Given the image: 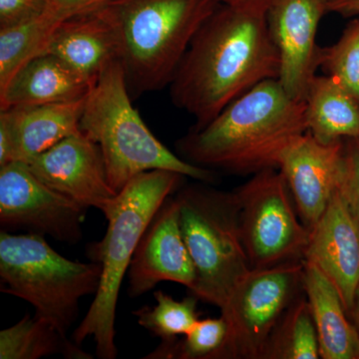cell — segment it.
Here are the masks:
<instances>
[{"instance_id": "obj_1", "label": "cell", "mask_w": 359, "mask_h": 359, "mask_svg": "<svg viewBox=\"0 0 359 359\" xmlns=\"http://www.w3.org/2000/svg\"><path fill=\"white\" fill-rule=\"evenodd\" d=\"M280 68L266 15L223 4L194 37L170 96L200 128L257 84L278 79Z\"/></svg>"}, {"instance_id": "obj_2", "label": "cell", "mask_w": 359, "mask_h": 359, "mask_svg": "<svg viewBox=\"0 0 359 359\" xmlns=\"http://www.w3.org/2000/svg\"><path fill=\"white\" fill-rule=\"evenodd\" d=\"M308 132L306 103L295 100L278 79L243 94L212 121L180 139L186 160L207 169L256 174L278 169L285 149Z\"/></svg>"}, {"instance_id": "obj_3", "label": "cell", "mask_w": 359, "mask_h": 359, "mask_svg": "<svg viewBox=\"0 0 359 359\" xmlns=\"http://www.w3.org/2000/svg\"><path fill=\"white\" fill-rule=\"evenodd\" d=\"M183 178L186 177L167 170L134 177L118 194L114 208L106 217L108 228L102 241L90 248V257L101 266L100 285L72 339L81 346L93 337L99 358H117L116 309L123 278L149 224Z\"/></svg>"}, {"instance_id": "obj_4", "label": "cell", "mask_w": 359, "mask_h": 359, "mask_svg": "<svg viewBox=\"0 0 359 359\" xmlns=\"http://www.w3.org/2000/svg\"><path fill=\"white\" fill-rule=\"evenodd\" d=\"M80 130L102 153L108 180L119 194L134 177L152 170H167L210 183L211 169L197 166L164 145L132 105L121 60L108 65L85 99Z\"/></svg>"}, {"instance_id": "obj_5", "label": "cell", "mask_w": 359, "mask_h": 359, "mask_svg": "<svg viewBox=\"0 0 359 359\" xmlns=\"http://www.w3.org/2000/svg\"><path fill=\"white\" fill-rule=\"evenodd\" d=\"M222 0H114L101 9L121 43L130 92L169 86L191 42Z\"/></svg>"}, {"instance_id": "obj_6", "label": "cell", "mask_w": 359, "mask_h": 359, "mask_svg": "<svg viewBox=\"0 0 359 359\" xmlns=\"http://www.w3.org/2000/svg\"><path fill=\"white\" fill-rule=\"evenodd\" d=\"M100 278V264L71 261L42 236L0 233V290L32 304L34 316L66 337L79 313L80 299L96 294Z\"/></svg>"}, {"instance_id": "obj_7", "label": "cell", "mask_w": 359, "mask_h": 359, "mask_svg": "<svg viewBox=\"0 0 359 359\" xmlns=\"http://www.w3.org/2000/svg\"><path fill=\"white\" fill-rule=\"evenodd\" d=\"M175 198L182 233L197 273L191 294L221 309L252 269L243 244L235 193L193 185L182 189Z\"/></svg>"}, {"instance_id": "obj_8", "label": "cell", "mask_w": 359, "mask_h": 359, "mask_svg": "<svg viewBox=\"0 0 359 359\" xmlns=\"http://www.w3.org/2000/svg\"><path fill=\"white\" fill-rule=\"evenodd\" d=\"M233 193L250 269L304 259L309 230L299 218L280 170L266 169L254 174Z\"/></svg>"}, {"instance_id": "obj_9", "label": "cell", "mask_w": 359, "mask_h": 359, "mask_svg": "<svg viewBox=\"0 0 359 359\" xmlns=\"http://www.w3.org/2000/svg\"><path fill=\"white\" fill-rule=\"evenodd\" d=\"M302 261L252 269L219 309L229 327L219 359H262L273 330L304 292Z\"/></svg>"}, {"instance_id": "obj_10", "label": "cell", "mask_w": 359, "mask_h": 359, "mask_svg": "<svg viewBox=\"0 0 359 359\" xmlns=\"http://www.w3.org/2000/svg\"><path fill=\"white\" fill-rule=\"evenodd\" d=\"M87 210L44 184L27 163L14 161L0 167V224L4 231L25 230L75 245L83 235Z\"/></svg>"}, {"instance_id": "obj_11", "label": "cell", "mask_w": 359, "mask_h": 359, "mask_svg": "<svg viewBox=\"0 0 359 359\" xmlns=\"http://www.w3.org/2000/svg\"><path fill=\"white\" fill-rule=\"evenodd\" d=\"M33 174L56 192L108 217L118 193L108 180L102 153L86 135H71L27 163Z\"/></svg>"}, {"instance_id": "obj_12", "label": "cell", "mask_w": 359, "mask_h": 359, "mask_svg": "<svg viewBox=\"0 0 359 359\" xmlns=\"http://www.w3.org/2000/svg\"><path fill=\"white\" fill-rule=\"evenodd\" d=\"M346 166V140L323 143L306 132L280 157V170L304 226L311 230L339 189Z\"/></svg>"}, {"instance_id": "obj_13", "label": "cell", "mask_w": 359, "mask_h": 359, "mask_svg": "<svg viewBox=\"0 0 359 359\" xmlns=\"http://www.w3.org/2000/svg\"><path fill=\"white\" fill-rule=\"evenodd\" d=\"M128 294L138 297L158 283L172 282L192 290L197 273L180 226L179 203L170 196L142 236L128 269Z\"/></svg>"}, {"instance_id": "obj_14", "label": "cell", "mask_w": 359, "mask_h": 359, "mask_svg": "<svg viewBox=\"0 0 359 359\" xmlns=\"http://www.w3.org/2000/svg\"><path fill=\"white\" fill-rule=\"evenodd\" d=\"M323 0H276L266 20L280 55L278 81L295 100L304 101L318 69V25L325 14Z\"/></svg>"}, {"instance_id": "obj_15", "label": "cell", "mask_w": 359, "mask_h": 359, "mask_svg": "<svg viewBox=\"0 0 359 359\" xmlns=\"http://www.w3.org/2000/svg\"><path fill=\"white\" fill-rule=\"evenodd\" d=\"M304 261L330 278L349 313L359 287V222L340 185L309 230Z\"/></svg>"}, {"instance_id": "obj_16", "label": "cell", "mask_w": 359, "mask_h": 359, "mask_svg": "<svg viewBox=\"0 0 359 359\" xmlns=\"http://www.w3.org/2000/svg\"><path fill=\"white\" fill-rule=\"evenodd\" d=\"M85 99L0 110V167L14 161L28 163L79 133Z\"/></svg>"}, {"instance_id": "obj_17", "label": "cell", "mask_w": 359, "mask_h": 359, "mask_svg": "<svg viewBox=\"0 0 359 359\" xmlns=\"http://www.w3.org/2000/svg\"><path fill=\"white\" fill-rule=\"evenodd\" d=\"M42 53L60 59L94 84L108 65L121 60V43L112 21L99 11L60 21Z\"/></svg>"}, {"instance_id": "obj_18", "label": "cell", "mask_w": 359, "mask_h": 359, "mask_svg": "<svg viewBox=\"0 0 359 359\" xmlns=\"http://www.w3.org/2000/svg\"><path fill=\"white\" fill-rule=\"evenodd\" d=\"M92 85L60 59L39 54L0 89V110L83 100Z\"/></svg>"}, {"instance_id": "obj_19", "label": "cell", "mask_w": 359, "mask_h": 359, "mask_svg": "<svg viewBox=\"0 0 359 359\" xmlns=\"http://www.w3.org/2000/svg\"><path fill=\"white\" fill-rule=\"evenodd\" d=\"M304 263V290L318 332L320 358L359 359L358 330L339 290L318 266Z\"/></svg>"}, {"instance_id": "obj_20", "label": "cell", "mask_w": 359, "mask_h": 359, "mask_svg": "<svg viewBox=\"0 0 359 359\" xmlns=\"http://www.w3.org/2000/svg\"><path fill=\"white\" fill-rule=\"evenodd\" d=\"M308 132L323 143L359 138V101L334 78L316 75L306 91Z\"/></svg>"}, {"instance_id": "obj_21", "label": "cell", "mask_w": 359, "mask_h": 359, "mask_svg": "<svg viewBox=\"0 0 359 359\" xmlns=\"http://www.w3.org/2000/svg\"><path fill=\"white\" fill-rule=\"evenodd\" d=\"M62 354L66 358H92L49 321L26 314L0 332V359H39Z\"/></svg>"}, {"instance_id": "obj_22", "label": "cell", "mask_w": 359, "mask_h": 359, "mask_svg": "<svg viewBox=\"0 0 359 359\" xmlns=\"http://www.w3.org/2000/svg\"><path fill=\"white\" fill-rule=\"evenodd\" d=\"M318 358L320 353L318 332L304 290L276 325L262 359Z\"/></svg>"}, {"instance_id": "obj_23", "label": "cell", "mask_w": 359, "mask_h": 359, "mask_svg": "<svg viewBox=\"0 0 359 359\" xmlns=\"http://www.w3.org/2000/svg\"><path fill=\"white\" fill-rule=\"evenodd\" d=\"M60 21L46 11L22 25L0 28V89L25 63L43 52Z\"/></svg>"}, {"instance_id": "obj_24", "label": "cell", "mask_w": 359, "mask_h": 359, "mask_svg": "<svg viewBox=\"0 0 359 359\" xmlns=\"http://www.w3.org/2000/svg\"><path fill=\"white\" fill-rule=\"evenodd\" d=\"M154 297L155 306H144L133 314L142 327L159 337L162 342L174 341L179 337H184L200 320L199 299L194 295L177 301L162 290H157Z\"/></svg>"}, {"instance_id": "obj_25", "label": "cell", "mask_w": 359, "mask_h": 359, "mask_svg": "<svg viewBox=\"0 0 359 359\" xmlns=\"http://www.w3.org/2000/svg\"><path fill=\"white\" fill-rule=\"evenodd\" d=\"M229 327L223 316L199 320L184 339L162 342L144 358L219 359L228 339Z\"/></svg>"}, {"instance_id": "obj_26", "label": "cell", "mask_w": 359, "mask_h": 359, "mask_svg": "<svg viewBox=\"0 0 359 359\" xmlns=\"http://www.w3.org/2000/svg\"><path fill=\"white\" fill-rule=\"evenodd\" d=\"M318 67L359 101V15L347 25L334 45L318 48Z\"/></svg>"}, {"instance_id": "obj_27", "label": "cell", "mask_w": 359, "mask_h": 359, "mask_svg": "<svg viewBox=\"0 0 359 359\" xmlns=\"http://www.w3.org/2000/svg\"><path fill=\"white\" fill-rule=\"evenodd\" d=\"M46 11V0H0V28L22 25Z\"/></svg>"}, {"instance_id": "obj_28", "label": "cell", "mask_w": 359, "mask_h": 359, "mask_svg": "<svg viewBox=\"0 0 359 359\" xmlns=\"http://www.w3.org/2000/svg\"><path fill=\"white\" fill-rule=\"evenodd\" d=\"M346 166L340 189L359 222V139H346Z\"/></svg>"}, {"instance_id": "obj_29", "label": "cell", "mask_w": 359, "mask_h": 359, "mask_svg": "<svg viewBox=\"0 0 359 359\" xmlns=\"http://www.w3.org/2000/svg\"><path fill=\"white\" fill-rule=\"evenodd\" d=\"M47 13L65 20L73 16L97 13L114 0H46Z\"/></svg>"}, {"instance_id": "obj_30", "label": "cell", "mask_w": 359, "mask_h": 359, "mask_svg": "<svg viewBox=\"0 0 359 359\" xmlns=\"http://www.w3.org/2000/svg\"><path fill=\"white\" fill-rule=\"evenodd\" d=\"M276 0H222L226 6L257 14H268Z\"/></svg>"}, {"instance_id": "obj_31", "label": "cell", "mask_w": 359, "mask_h": 359, "mask_svg": "<svg viewBox=\"0 0 359 359\" xmlns=\"http://www.w3.org/2000/svg\"><path fill=\"white\" fill-rule=\"evenodd\" d=\"M325 13L351 18L359 15V0H323Z\"/></svg>"}, {"instance_id": "obj_32", "label": "cell", "mask_w": 359, "mask_h": 359, "mask_svg": "<svg viewBox=\"0 0 359 359\" xmlns=\"http://www.w3.org/2000/svg\"><path fill=\"white\" fill-rule=\"evenodd\" d=\"M348 316L351 320H353L354 327H355L356 330H358L359 337V287L358 292H356L355 297H354L353 308L349 311Z\"/></svg>"}, {"instance_id": "obj_33", "label": "cell", "mask_w": 359, "mask_h": 359, "mask_svg": "<svg viewBox=\"0 0 359 359\" xmlns=\"http://www.w3.org/2000/svg\"><path fill=\"white\" fill-rule=\"evenodd\" d=\"M359 139V138H358Z\"/></svg>"}]
</instances>
